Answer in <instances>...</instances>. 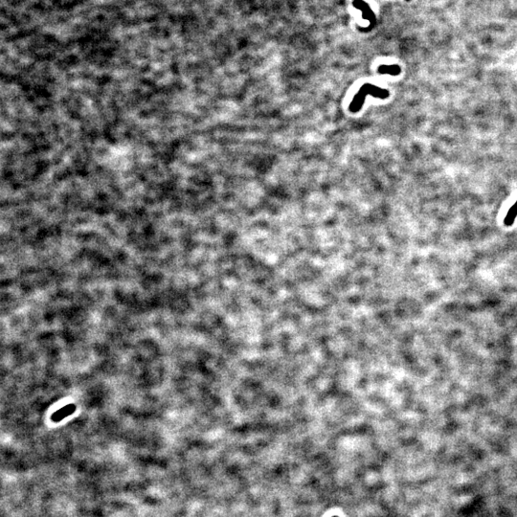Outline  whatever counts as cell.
<instances>
[{"label":"cell","mask_w":517,"mask_h":517,"mask_svg":"<svg viewBox=\"0 0 517 517\" xmlns=\"http://www.w3.org/2000/svg\"><path fill=\"white\" fill-rule=\"evenodd\" d=\"M406 1H411V0H406Z\"/></svg>","instance_id":"cell-5"},{"label":"cell","mask_w":517,"mask_h":517,"mask_svg":"<svg viewBox=\"0 0 517 517\" xmlns=\"http://www.w3.org/2000/svg\"></svg>","instance_id":"cell-6"},{"label":"cell","mask_w":517,"mask_h":517,"mask_svg":"<svg viewBox=\"0 0 517 517\" xmlns=\"http://www.w3.org/2000/svg\"><path fill=\"white\" fill-rule=\"evenodd\" d=\"M353 6L356 9L361 11L363 19L368 20V22H369V26L366 27V28H361V27L358 26V31L365 32V33L372 31L373 28L376 27V14L374 13V11L372 10L371 6L369 5V3H367L364 0H353Z\"/></svg>","instance_id":"cell-2"},{"label":"cell","mask_w":517,"mask_h":517,"mask_svg":"<svg viewBox=\"0 0 517 517\" xmlns=\"http://www.w3.org/2000/svg\"><path fill=\"white\" fill-rule=\"evenodd\" d=\"M378 73L380 74H390V75H398L400 73V67L397 64L394 65H380L377 69Z\"/></svg>","instance_id":"cell-3"},{"label":"cell","mask_w":517,"mask_h":517,"mask_svg":"<svg viewBox=\"0 0 517 517\" xmlns=\"http://www.w3.org/2000/svg\"><path fill=\"white\" fill-rule=\"evenodd\" d=\"M73 410H74V407L71 406V405H70V406L68 405V406H66V407L63 408V409H61V411L57 412V413L53 416V420H55V421L63 420V419H64L65 416H67V415H69L70 413H72Z\"/></svg>","instance_id":"cell-4"},{"label":"cell","mask_w":517,"mask_h":517,"mask_svg":"<svg viewBox=\"0 0 517 517\" xmlns=\"http://www.w3.org/2000/svg\"><path fill=\"white\" fill-rule=\"evenodd\" d=\"M368 95H372L374 97L385 99V98H387L389 96V92L387 90H385V89H382V88H380L378 86L374 85V84L365 83L364 85L361 86L359 91L356 94L354 100L352 101V103L350 105V111L353 112V113L358 112L362 109L364 101H365V98Z\"/></svg>","instance_id":"cell-1"}]
</instances>
